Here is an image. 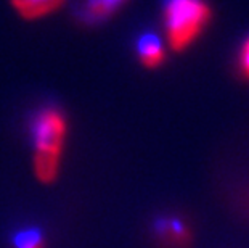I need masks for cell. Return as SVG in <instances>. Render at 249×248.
I'll return each instance as SVG.
<instances>
[{
  "mask_svg": "<svg viewBox=\"0 0 249 248\" xmlns=\"http://www.w3.org/2000/svg\"><path fill=\"white\" fill-rule=\"evenodd\" d=\"M129 0H79L76 3V17L87 26L102 24L121 12Z\"/></svg>",
  "mask_w": 249,
  "mask_h": 248,
  "instance_id": "cell-3",
  "label": "cell"
},
{
  "mask_svg": "<svg viewBox=\"0 0 249 248\" xmlns=\"http://www.w3.org/2000/svg\"><path fill=\"white\" fill-rule=\"evenodd\" d=\"M137 58L145 70H160L167 60L166 44L153 33L142 34L137 40Z\"/></svg>",
  "mask_w": 249,
  "mask_h": 248,
  "instance_id": "cell-4",
  "label": "cell"
},
{
  "mask_svg": "<svg viewBox=\"0 0 249 248\" xmlns=\"http://www.w3.org/2000/svg\"><path fill=\"white\" fill-rule=\"evenodd\" d=\"M238 68L241 76L249 82V36L241 42L240 54H238Z\"/></svg>",
  "mask_w": 249,
  "mask_h": 248,
  "instance_id": "cell-8",
  "label": "cell"
},
{
  "mask_svg": "<svg viewBox=\"0 0 249 248\" xmlns=\"http://www.w3.org/2000/svg\"><path fill=\"white\" fill-rule=\"evenodd\" d=\"M10 7L21 19L39 21L49 18L65 7L66 0H8Z\"/></svg>",
  "mask_w": 249,
  "mask_h": 248,
  "instance_id": "cell-5",
  "label": "cell"
},
{
  "mask_svg": "<svg viewBox=\"0 0 249 248\" xmlns=\"http://www.w3.org/2000/svg\"><path fill=\"white\" fill-rule=\"evenodd\" d=\"M10 245L12 248H47V239L40 228L24 226L13 232Z\"/></svg>",
  "mask_w": 249,
  "mask_h": 248,
  "instance_id": "cell-7",
  "label": "cell"
},
{
  "mask_svg": "<svg viewBox=\"0 0 249 248\" xmlns=\"http://www.w3.org/2000/svg\"><path fill=\"white\" fill-rule=\"evenodd\" d=\"M214 17L208 0H164L162 26L166 45L182 54L193 47Z\"/></svg>",
  "mask_w": 249,
  "mask_h": 248,
  "instance_id": "cell-2",
  "label": "cell"
},
{
  "mask_svg": "<svg viewBox=\"0 0 249 248\" xmlns=\"http://www.w3.org/2000/svg\"><path fill=\"white\" fill-rule=\"evenodd\" d=\"M158 237L166 242L167 245L176 248H187L192 240V232L187 223L178 218H161L155 224Z\"/></svg>",
  "mask_w": 249,
  "mask_h": 248,
  "instance_id": "cell-6",
  "label": "cell"
},
{
  "mask_svg": "<svg viewBox=\"0 0 249 248\" xmlns=\"http://www.w3.org/2000/svg\"><path fill=\"white\" fill-rule=\"evenodd\" d=\"M70 123L65 112L47 103L36 110L29 119V135L33 145V172L42 186H52L61 172Z\"/></svg>",
  "mask_w": 249,
  "mask_h": 248,
  "instance_id": "cell-1",
  "label": "cell"
}]
</instances>
